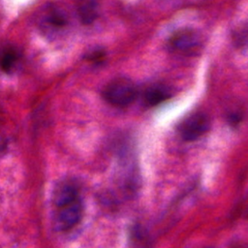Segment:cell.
<instances>
[{
    "mask_svg": "<svg viewBox=\"0 0 248 248\" xmlns=\"http://www.w3.org/2000/svg\"><path fill=\"white\" fill-rule=\"evenodd\" d=\"M103 96L111 106L124 108L134 102L137 96V89L130 79L119 78L111 80L105 87Z\"/></svg>",
    "mask_w": 248,
    "mask_h": 248,
    "instance_id": "6da1fadb",
    "label": "cell"
},
{
    "mask_svg": "<svg viewBox=\"0 0 248 248\" xmlns=\"http://www.w3.org/2000/svg\"><path fill=\"white\" fill-rule=\"evenodd\" d=\"M170 46L176 52L193 54L198 52V48L201 46V37L197 31L192 29H182L176 31L171 36Z\"/></svg>",
    "mask_w": 248,
    "mask_h": 248,
    "instance_id": "3957f363",
    "label": "cell"
},
{
    "mask_svg": "<svg viewBox=\"0 0 248 248\" xmlns=\"http://www.w3.org/2000/svg\"><path fill=\"white\" fill-rule=\"evenodd\" d=\"M78 199H79V197L77 188L71 184H64L56 190L53 202L55 207L59 208L77 201Z\"/></svg>",
    "mask_w": 248,
    "mask_h": 248,
    "instance_id": "5b68a950",
    "label": "cell"
},
{
    "mask_svg": "<svg viewBox=\"0 0 248 248\" xmlns=\"http://www.w3.org/2000/svg\"><path fill=\"white\" fill-rule=\"evenodd\" d=\"M170 97V91L164 85H154L149 87L145 94L144 100L149 106H156Z\"/></svg>",
    "mask_w": 248,
    "mask_h": 248,
    "instance_id": "8992f818",
    "label": "cell"
},
{
    "mask_svg": "<svg viewBox=\"0 0 248 248\" xmlns=\"http://www.w3.org/2000/svg\"><path fill=\"white\" fill-rule=\"evenodd\" d=\"M46 23L53 27V28H62L64 27L68 20H67V17L65 16V14L58 10V9H53L51 10L46 16Z\"/></svg>",
    "mask_w": 248,
    "mask_h": 248,
    "instance_id": "9c48e42d",
    "label": "cell"
},
{
    "mask_svg": "<svg viewBox=\"0 0 248 248\" xmlns=\"http://www.w3.org/2000/svg\"><path fill=\"white\" fill-rule=\"evenodd\" d=\"M18 60V53L12 47L5 48L0 53V68L4 72H11Z\"/></svg>",
    "mask_w": 248,
    "mask_h": 248,
    "instance_id": "ba28073f",
    "label": "cell"
},
{
    "mask_svg": "<svg viewBox=\"0 0 248 248\" xmlns=\"http://www.w3.org/2000/svg\"><path fill=\"white\" fill-rule=\"evenodd\" d=\"M78 16L80 20L84 24H89L93 22L98 16V6L96 2L88 1L82 3L78 7Z\"/></svg>",
    "mask_w": 248,
    "mask_h": 248,
    "instance_id": "52a82bcc",
    "label": "cell"
},
{
    "mask_svg": "<svg viewBox=\"0 0 248 248\" xmlns=\"http://www.w3.org/2000/svg\"><path fill=\"white\" fill-rule=\"evenodd\" d=\"M210 127L209 117L203 112H195L187 116L178 126V133L184 140H196L204 135Z\"/></svg>",
    "mask_w": 248,
    "mask_h": 248,
    "instance_id": "7a4b0ae2",
    "label": "cell"
},
{
    "mask_svg": "<svg viewBox=\"0 0 248 248\" xmlns=\"http://www.w3.org/2000/svg\"><path fill=\"white\" fill-rule=\"evenodd\" d=\"M56 209L55 225L56 228L61 231L74 228L82 217L83 206L80 199Z\"/></svg>",
    "mask_w": 248,
    "mask_h": 248,
    "instance_id": "277c9868",
    "label": "cell"
}]
</instances>
